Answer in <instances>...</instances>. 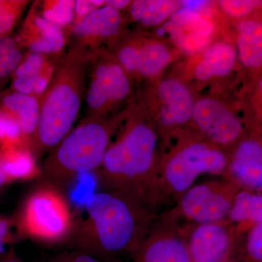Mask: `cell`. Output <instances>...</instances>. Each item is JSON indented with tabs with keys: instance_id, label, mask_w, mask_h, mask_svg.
I'll return each mask as SVG.
<instances>
[{
	"instance_id": "e575fe53",
	"label": "cell",
	"mask_w": 262,
	"mask_h": 262,
	"mask_svg": "<svg viewBox=\"0 0 262 262\" xmlns=\"http://www.w3.org/2000/svg\"><path fill=\"white\" fill-rule=\"evenodd\" d=\"M208 2L206 1H184L182 2V5L184 8L193 10L194 12H198V10L203 9L205 6H206Z\"/></svg>"
},
{
	"instance_id": "4dcf8cb0",
	"label": "cell",
	"mask_w": 262,
	"mask_h": 262,
	"mask_svg": "<svg viewBox=\"0 0 262 262\" xmlns=\"http://www.w3.org/2000/svg\"><path fill=\"white\" fill-rule=\"evenodd\" d=\"M37 262H116L108 261V260L102 259V258L96 257L82 252V251H77V250H72V251H67L60 253V254L55 256L54 257L48 258V259L42 260Z\"/></svg>"
},
{
	"instance_id": "484cf974",
	"label": "cell",
	"mask_w": 262,
	"mask_h": 262,
	"mask_svg": "<svg viewBox=\"0 0 262 262\" xmlns=\"http://www.w3.org/2000/svg\"><path fill=\"white\" fill-rule=\"evenodd\" d=\"M39 12L48 21L63 30L70 28L75 20V1H43L39 5Z\"/></svg>"
},
{
	"instance_id": "4316f807",
	"label": "cell",
	"mask_w": 262,
	"mask_h": 262,
	"mask_svg": "<svg viewBox=\"0 0 262 262\" xmlns=\"http://www.w3.org/2000/svg\"><path fill=\"white\" fill-rule=\"evenodd\" d=\"M29 3L24 0H0V36L11 34Z\"/></svg>"
},
{
	"instance_id": "1f68e13d",
	"label": "cell",
	"mask_w": 262,
	"mask_h": 262,
	"mask_svg": "<svg viewBox=\"0 0 262 262\" xmlns=\"http://www.w3.org/2000/svg\"><path fill=\"white\" fill-rule=\"evenodd\" d=\"M220 5L226 13L232 16L241 17L249 14L259 5L255 1H221Z\"/></svg>"
},
{
	"instance_id": "7c38bea8",
	"label": "cell",
	"mask_w": 262,
	"mask_h": 262,
	"mask_svg": "<svg viewBox=\"0 0 262 262\" xmlns=\"http://www.w3.org/2000/svg\"><path fill=\"white\" fill-rule=\"evenodd\" d=\"M122 21L118 10L106 5L98 8L67 29L70 47L80 50L90 57L94 56L101 41L112 39L119 34Z\"/></svg>"
},
{
	"instance_id": "74e56055",
	"label": "cell",
	"mask_w": 262,
	"mask_h": 262,
	"mask_svg": "<svg viewBox=\"0 0 262 262\" xmlns=\"http://www.w3.org/2000/svg\"><path fill=\"white\" fill-rule=\"evenodd\" d=\"M223 262H244L241 260V258L239 257L238 255L236 256L235 254L234 256H231L230 258H227V260H225V261Z\"/></svg>"
},
{
	"instance_id": "d6986e66",
	"label": "cell",
	"mask_w": 262,
	"mask_h": 262,
	"mask_svg": "<svg viewBox=\"0 0 262 262\" xmlns=\"http://www.w3.org/2000/svg\"><path fill=\"white\" fill-rule=\"evenodd\" d=\"M0 110L14 117L31 145L39 121V97L4 90L0 94Z\"/></svg>"
},
{
	"instance_id": "ac0fdd59",
	"label": "cell",
	"mask_w": 262,
	"mask_h": 262,
	"mask_svg": "<svg viewBox=\"0 0 262 262\" xmlns=\"http://www.w3.org/2000/svg\"><path fill=\"white\" fill-rule=\"evenodd\" d=\"M0 169L8 184L41 178L38 158L28 144L0 148Z\"/></svg>"
},
{
	"instance_id": "5bb4252c",
	"label": "cell",
	"mask_w": 262,
	"mask_h": 262,
	"mask_svg": "<svg viewBox=\"0 0 262 262\" xmlns=\"http://www.w3.org/2000/svg\"><path fill=\"white\" fill-rule=\"evenodd\" d=\"M60 58L25 52L11 77L10 89L41 97L51 82Z\"/></svg>"
},
{
	"instance_id": "d4e9b609",
	"label": "cell",
	"mask_w": 262,
	"mask_h": 262,
	"mask_svg": "<svg viewBox=\"0 0 262 262\" xmlns=\"http://www.w3.org/2000/svg\"><path fill=\"white\" fill-rule=\"evenodd\" d=\"M24 53L15 36H0V94L4 91L8 80H11Z\"/></svg>"
},
{
	"instance_id": "5b68a950",
	"label": "cell",
	"mask_w": 262,
	"mask_h": 262,
	"mask_svg": "<svg viewBox=\"0 0 262 262\" xmlns=\"http://www.w3.org/2000/svg\"><path fill=\"white\" fill-rule=\"evenodd\" d=\"M20 239L47 246L68 244L75 227V212L61 189L43 182L26 196L14 216Z\"/></svg>"
},
{
	"instance_id": "9a60e30c",
	"label": "cell",
	"mask_w": 262,
	"mask_h": 262,
	"mask_svg": "<svg viewBox=\"0 0 262 262\" xmlns=\"http://www.w3.org/2000/svg\"><path fill=\"white\" fill-rule=\"evenodd\" d=\"M225 178L242 189L261 193L262 146L256 139L241 141L229 160Z\"/></svg>"
},
{
	"instance_id": "d6a6232c",
	"label": "cell",
	"mask_w": 262,
	"mask_h": 262,
	"mask_svg": "<svg viewBox=\"0 0 262 262\" xmlns=\"http://www.w3.org/2000/svg\"><path fill=\"white\" fill-rule=\"evenodd\" d=\"M103 4L104 1H75V20L72 25L80 22L91 12L101 8L100 6Z\"/></svg>"
},
{
	"instance_id": "3957f363",
	"label": "cell",
	"mask_w": 262,
	"mask_h": 262,
	"mask_svg": "<svg viewBox=\"0 0 262 262\" xmlns=\"http://www.w3.org/2000/svg\"><path fill=\"white\" fill-rule=\"evenodd\" d=\"M158 136L143 123L131 125L108 146L101 165L94 171L103 190L116 191L139 200L152 208L158 179Z\"/></svg>"
},
{
	"instance_id": "f546056e",
	"label": "cell",
	"mask_w": 262,
	"mask_h": 262,
	"mask_svg": "<svg viewBox=\"0 0 262 262\" xmlns=\"http://www.w3.org/2000/svg\"><path fill=\"white\" fill-rule=\"evenodd\" d=\"M17 232L14 216L0 215V254L7 251V247L13 246L20 241Z\"/></svg>"
},
{
	"instance_id": "44dd1931",
	"label": "cell",
	"mask_w": 262,
	"mask_h": 262,
	"mask_svg": "<svg viewBox=\"0 0 262 262\" xmlns=\"http://www.w3.org/2000/svg\"><path fill=\"white\" fill-rule=\"evenodd\" d=\"M227 220L237 232H247L254 224L262 221L261 193L241 189L236 194Z\"/></svg>"
},
{
	"instance_id": "cb8c5ba5",
	"label": "cell",
	"mask_w": 262,
	"mask_h": 262,
	"mask_svg": "<svg viewBox=\"0 0 262 262\" xmlns=\"http://www.w3.org/2000/svg\"><path fill=\"white\" fill-rule=\"evenodd\" d=\"M178 3L168 0H138L130 3L131 17L146 26H157L173 14Z\"/></svg>"
},
{
	"instance_id": "7a4b0ae2",
	"label": "cell",
	"mask_w": 262,
	"mask_h": 262,
	"mask_svg": "<svg viewBox=\"0 0 262 262\" xmlns=\"http://www.w3.org/2000/svg\"><path fill=\"white\" fill-rule=\"evenodd\" d=\"M91 57L70 47L60 58L39 98V115L31 149L37 158L53 149L73 128L82 107Z\"/></svg>"
},
{
	"instance_id": "6da1fadb",
	"label": "cell",
	"mask_w": 262,
	"mask_h": 262,
	"mask_svg": "<svg viewBox=\"0 0 262 262\" xmlns=\"http://www.w3.org/2000/svg\"><path fill=\"white\" fill-rule=\"evenodd\" d=\"M152 211L139 200L102 189L89 196L75 213L68 244L73 250L108 261L130 258L156 219Z\"/></svg>"
},
{
	"instance_id": "d590c367",
	"label": "cell",
	"mask_w": 262,
	"mask_h": 262,
	"mask_svg": "<svg viewBox=\"0 0 262 262\" xmlns=\"http://www.w3.org/2000/svg\"><path fill=\"white\" fill-rule=\"evenodd\" d=\"M104 4L106 6L114 8V9L118 10L123 9L126 8L130 4V1H125V0H110V1H104Z\"/></svg>"
},
{
	"instance_id": "277c9868",
	"label": "cell",
	"mask_w": 262,
	"mask_h": 262,
	"mask_svg": "<svg viewBox=\"0 0 262 262\" xmlns=\"http://www.w3.org/2000/svg\"><path fill=\"white\" fill-rule=\"evenodd\" d=\"M101 117L84 120L48 153L41 165L44 182L60 189L82 174L94 172L102 163L113 134Z\"/></svg>"
},
{
	"instance_id": "ffe728a7",
	"label": "cell",
	"mask_w": 262,
	"mask_h": 262,
	"mask_svg": "<svg viewBox=\"0 0 262 262\" xmlns=\"http://www.w3.org/2000/svg\"><path fill=\"white\" fill-rule=\"evenodd\" d=\"M236 58L237 53L232 46L225 42L215 43L205 51L194 69V75L201 80L227 75L233 68Z\"/></svg>"
},
{
	"instance_id": "8992f818",
	"label": "cell",
	"mask_w": 262,
	"mask_h": 262,
	"mask_svg": "<svg viewBox=\"0 0 262 262\" xmlns=\"http://www.w3.org/2000/svg\"><path fill=\"white\" fill-rule=\"evenodd\" d=\"M228 163L225 152L203 141L181 146L158 170L153 207L168 196L180 198L203 174L225 176Z\"/></svg>"
},
{
	"instance_id": "30bf717a",
	"label": "cell",
	"mask_w": 262,
	"mask_h": 262,
	"mask_svg": "<svg viewBox=\"0 0 262 262\" xmlns=\"http://www.w3.org/2000/svg\"><path fill=\"white\" fill-rule=\"evenodd\" d=\"M182 232L192 262H223L238 248L241 234L227 220L182 226Z\"/></svg>"
},
{
	"instance_id": "836d02e7",
	"label": "cell",
	"mask_w": 262,
	"mask_h": 262,
	"mask_svg": "<svg viewBox=\"0 0 262 262\" xmlns=\"http://www.w3.org/2000/svg\"><path fill=\"white\" fill-rule=\"evenodd\" d=\"M0 262H24L15 252L13 246H10L5 253L0 254Z\"/></svg>"
},
{
	"instance_id": "2e32d148",
	"label": "cell",
	"mask_w": 262,
	"mask_h": 262,
	"mask_svg": "<svg viewBox=\"0 0 262 262\" xmlns=\"http://www.w3.org/2000/svg\"><path fill=\"white\" fill-rule=\"evenodd\" d=\"M116 59L127 72L154 75L168 64L170 55L168 49L160 43L142 46L127 44L117 50Z\"/></svg>"
},
{
	"instance_id": "4fadbf2b",
	"label": "cell",
	"mask_w": 262,
	"mask_h": 262,
	"mask_svg": "<svg viewBox=\"0 0 262 262\" xmlns=\"http://www.w3.org/2000/svg\"><path fill=\"white\" fill-rule=\"evenodd\" d=\"M192 119L202 133L217 145L232 144L242 134L238 119L214 99L203 98L194 103Z\"/></svg>"
},
{
	"instance_id": "9c48e42d",
	"label": "cell",
	"mask_w": 262,
	"mask_h": 262,
	"mask_svg": "<svg viewBox=\"0 0 262 262\" xmlns=\"http://www.w3.org/2000/svg\"><path fill=\"white\" fill-rule=\"evenodd\" d=\"M179 221L174 211L155 219L131 262H192Z\"/></svg>"
},
{
	"instance_id": "7402d4cb",
	"label": "cell",
	"mask_w": 262,
	"mask_h": 262,
	"mask_svg": "<svg viewBox=\"0 0 262 262\" xmlns=\"http://www.w3.org/2000/svg\"><path fill=\"white\" fill-rule=\"evenodd\" d=\"M237 48L241 61L246 67H258L262 63V26L256 20L239 25Z\"/></svg>"
},
{
	"instance_id": "52a82bcc",
	"label": "cell",
	"mask_w": 262,
	"mask_h": 262,
	"mask_svg": "<svg viewBox=\"0 0 262 262\" xmlns=\"http://www.w3.org/2000/svg\"><path fill=\"white\" fill-rule=\"evenodd\" d=\"M242 189L225 179L192 186L179 198L173 210L187 225L211 223L227 220L236 194Z\"/></svg>"
},
{
	"instance_id": "e0dca14e",
	"label": "cell",
	"mask_w": 262,
	"mask_h": 262,
	"mask_svg": "<svg viewBox=\"0 0 262 262\" xmlns=\"http://www.w3.org/2000/svg\"><path fill=\"white\" fill-rule=\"evenodd\" d=\"M161 101L160 122L165 126L180 125L192 119L194 103L189 90L174 79L163 81L158 87Z\"/></svg>"
},
{
	"instance_id": "83f0119b",
	"label": "cell",
	"mask_w": 262,
	"mask_h": 262,
	"mask_svg": "<svg viewBox=\"0 0 262 262\" xmlns=\"http://www.w3.org/2000/svg\"><path fill=\"white\" fill-rule=\"evenodd\" d=\"M21 144L29 143L24 139L18 122L9 114L0 110V148Z\"/></svg>"
},
{
	"instance_id": "603a6c76",
	"label": "cell",
	"mask_w": 262,
	"mask_h": 262,
	"mask_svg": "<svg viewBox=\"0 0 262 262\" xmlns=\"http://www.w3.org/2000/svg\"><path fill=\"white\" fill-rule=\"evenodd\" d=\"M165 29L173 39L182 35L209 37L213 27L211 22L203 18L198 12L182 8L174 12L171 21L166 24Z\"/></svg>"
},
{
	"instance_id": "f1b7e54d",
	"label": "cell",
	"mask_w": 262,
	"mask_h": 262,
	"mask_svg": "<svg viewBox=\"0 0 262 262\" xmlns=\"http://www.w3.org/2000/svg\"><path fill=\"white\" fill-rule=\"evenodd\" d=\"M239 257L244 262H262V221L247 231L242 256Z\"/></svg>"
},
{
	"instance_id": "8d00e7d4",
	"label": "cell",
	"mask_w": 262,
	"mask_h": 262,
	"mask_svg": "<svg viewBox=\"0 0 262 262\" xmlns=\"http://www.w3.org/2000/svg\"><path fill=\"white\" fill-rule=\"evenodd\" d=\"M8 184H8V181H7L6 178H5L4 174H3L1 169H0V191H1L5 186L8 185Z\"/></svg>"
},
{
	"instance_id": "8fae6325",
	"label": "cell",
	"mask_w": 262,
	"mask_h": 262,
	"mask_svg": "<svg viewBox=\"0 0 262 262\" xmlns=\"http://www.w3.org/2000/svg\"><path fill=\"white\" fill-rule=\"evenodd\" d=\"M15 37L20 47L26 52L55 58H61L67 52V32L46 20L39 12L37 3L29 10Z\"/></svg>"
},
{
	"instance_id": "ba28073f",
	"label": "cell",
	"mask_w": 262,
	"mask_h": 262,
	"mask_svg": "<svg viewBox=\"0 0 262 262\" xmlns=\"http://www.w3.org/2000/svg\"><path fill=\"white\" fill-rule=\"evenodd\" d=\"M127 72L117 59L91 57L88 70L84 102L85 118L101 117L103 112L122 101L130 94Z\"/></svg>"
}]
</instances>
